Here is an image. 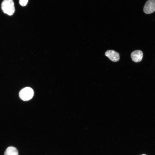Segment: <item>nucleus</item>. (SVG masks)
Masks as SVG:
<instances>
[{
    "instance_id": "obj_1",
    "label": "nucleus",
    "mask_w": 155,
    "mask_h": 155,
    "mask_svg": "<svg viewBox=\"0 0 155 155\" xmlns=\"http://www.w3.org/2000/svg\"><path fill=\"white\" fill-rule=\"evenodd\" d=\"M1 9L3 12L9 16L12 15L15 11L14 3L13 0H4L1 4Z\"/></svg>"
},
{
    "instance_id": "obj_2",
    "label": "nucleus",
    "mask_w": 155,
    "mask_h": 155,
    "mask_svg": "<svg viewBox=\"0 0 155 155\" xmlns=\"http://www.w3.org/2000/svg\"><path fill=\"white\" fill-rule=\"evenodd\" d=\"M20 98L24 101H28L31 99L34 95V91L29 87L25 88L20 91L19 94Z\"/></svg>"
},
{
    "instance_id": "obj_3",
    "label": "nucleus",
    "mask_w": 155,
    "mask_h": 155,
    "mask_svg": "<svg viewBox=\"0 0 155 155\" xmlns=\"http://www.w3.org/2000/svg\"><path fill=\"white\" fill-rule=\"evenodd\" d=\"M144 12L146 14L152 13L155 11V1L148 0L146 3L143 8Z\"/></svg>"
},
{
    "instance_id": "obj_4",
    "label": "nucleus",
    "mask_w": 155,
    "mask_h": 155,
    "mask_svg": "<svg viewBox=\"0 0 155 155\" xmlns=\"http://www.w3.org/2000/svg\"><path fill=\"white\" fill-rule=\"evenodd\" d=\"M105 55L113 62H117L120 59L119 54L113 50L107 51L105 53Z\"/></svg>"
},
{
    "instance_id": "obj_5",
    "label": "nucleus",
    "mask_w": 155,
    "mask_h": 155,
    "mask_svg": "<svg viewBox=\"0 0 155 155\" xmlns=\"http://www.w3.org/2000/svg\"><path fill=\"white\" fill-rule=\"evenodd\" d=\"M132 60L135 62H139L142 60L143 57L142 52L140 50H136L132 52L131 54Z\"/></svg>"
},
{
    "instance_id": "obj_6",
    "label": "nucleus",
    "mask_w": 155,
    "mask_h": 155,
    "mask_svg": "<svg viewBox=\"0 0 155 155\" xmlns=\"http://www.w3.org/2000/svg\"><path fill=\"white\" fill-rule=\"evenodd\" d=\"M4 155H18V152L15 147L9 146L5 150Z\"/></svg>"
},
{
    "instance_id": "obj_7",
    "label": "nucleus",
    "mask_w": 155,
    "mask_h": 155,
    "mask_svg": "<svg viewBox=\"0 0 155 155\" xmlns=\"http://www.w3.org/2000/svg\"><path fill=\"white\" fill-rule=\"evenodd\" d=\"M28 0H19V3L20 5L22 6H26L28 2Z\"/></svg>"
},
{
    "instance_id": "obj_8",
    "label": "nucleus",
    "mask_w": 155,
    "mask_h": 155,
    "mask_svg": "<svg viewBox=\"0 0 155 155\" xmlns=\"http://www.w3.org/2000/svg\"><path fill=\"white\" fill-rule=\"evenodd\" d=\"M145 155V154H143V155Z\"/></svg>"
}]
</instances>
